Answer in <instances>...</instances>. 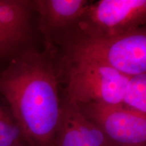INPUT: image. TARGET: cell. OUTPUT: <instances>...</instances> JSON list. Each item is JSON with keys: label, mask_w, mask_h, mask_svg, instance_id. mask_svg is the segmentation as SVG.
<instances>
[{"label": "cell", "mask_w": 146, "mask_h": 146, "mask_svg": "<svg viewBox=\"0 0 146 146\" xmlns=\"http://www.w3.org/2000/svg\"><path fill=\"white\" fill-rule=\"evenodd\" d=\"M6 101L27 146H54L62 100L52 58L27 48L0 70Z\"/></svg>", "instance_id": "6da1fadb"}, {"label": "cell", "mask_w": 146, "mask_h": 146, "mask_svg": "<svg viewBox=\"0 0 146 146\" xmlns=\"http://www.w3.org/2000/svg\"><path fill=\"white\" fill-rule=\"evenodd\" d=\"M88 58L127 76L146 72L145 27L113 36H91L71 29L55 41L51 50Z\"/></svg>", "instance_id": "7a4b0ae2"}, {"label": "cell", "mask_w": 146, "mask_h": 146, "mask_svg": "<svg viewBox=\"0 0 146 146\" xmlns=\"http://www.w3.org/2000/svg\"><path fill=\"white\" fill-rule=\"evenodd\" d=\"M53 62L58 85H64V100L77 105L91 102L122 104L127 76L95 60L59 54Z\"/></svg>", "instance_id": "3957f363"}, {"label": "cell", "mask_w": 146, "mask_h": 146, "mask_svg": "<svg viewBox=\"0 0 146 146\" xmlns=\"http://www.w3.org/2000/svg\"><path fill=\"white\" fill-rule=\"evenodd\" d=\"M145 0L91 1L72 29L91 36H113L145 27Z\"/></svg>", "instance_id": "277c9868"}, {"label": "cell", "mask_w": 146, "mask_h": 146, "mask_svg": "<svg viewBox=\"0 0 146 146\" xmlns=\"http://www.w3.org/2000/svg\"><path fill=\"white\" fill-rule=\"evenodd\" d=\"M77 106L112 146H146V114L123 104L91 102Z\"/></svg>", "instance_id": "5b68a950"}, {"label": "cell", "mask_w": 146, "mask_h": 146, "mask_svg": "<svg viewBox=\"0 0 146 146\" xmlns=\"http://www.w3.org/2000/svg\"><path fill=\"white\" fill-rule=\"evenodd\" d=\"M31 1L0 0V60L13 58L31 36Z\"/></svg>", "instance_id": "8992f818"}, {"label": "cell", "mask_w": 146, "mask_h": 146, "mask_svg": "<svg viewBox=\"0 0 146 146\" xmlns=\"http://www.w3.org/2000/svg\"><path fill=\"white\" fill-rule=\"evenodd\" d=\"M31 1L33 9L39 16V29L44 38L46 52L60 36L74 27L91 2L87 0Z\"/></svg>", "instance_id": "52a82bcc"}, {"label": "cell", "mask_w": 146, "mask_h": 146, "mask_svg": "<svg viewBox=\"0 0 146 146\" xmlns=\"http://www.w3.org/2000/svg\"><path fill=\"white\" fill-rule=\"evenodd\" d=\"M54 146H112L103 133L76 104L62 100Z\"/></svg>", "instance_id": "ba28073f"}, {"label": "cell", "mask_w": 146, "mask_h": 146, "mask_svg": "<svg viewBox=\"0 0 146 146\" xmlns=\"http://www.w3.org/2000/svg\"><path fill=\"white\" fill-rule=\"evenodd\" d=\"M0 146H27L10 107L0 95Z\"/></svg>", "instance_id": "9c48e42d"}, {"label": "cell", "mask_w": 146, "mask_h": 146, "mask_svg": "<svg viewBox=\"0 0 146 146\" xmlns=\"http://www.w3.org/2000/svg\"><path fill=\"white\" fill-rule=\"evenodd\" d=\"M122 104L137 112L146 114V73L130 76Z\"/></svg>", "instance_id": "30bf717a"}]
</instances>
